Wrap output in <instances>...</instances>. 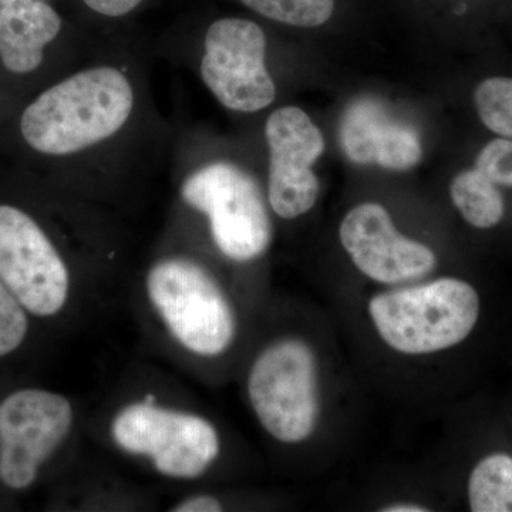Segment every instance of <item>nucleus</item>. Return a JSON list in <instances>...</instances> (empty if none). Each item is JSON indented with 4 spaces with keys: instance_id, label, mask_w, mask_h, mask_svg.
I'll return each instance as SVG.
<instances>
[{
    "instance_id": "f257e3e1",
    "label": "nucleus",
    "mask_w": 512,
    "mask_h": 512,
    "mask_svg": "<svg viewBox=\"0 0 512 512\" xmlns=\"http://www.w3.org/2000/svg\"><path fill=\"white\" fill-rule=\"evenodd\" d=\"M137 107L136 83L123 67L92 64L30 101L20 116V136L42 156L82 157L124 134Z\"/></svg>"
},
{
    "instance_id": "f03ea898",
    "label": "nucleus",
    "mask_w": 512,
    "mask_h": 512,
    "mask_svg": "<svg viewBox=\"0 0 512 512\" xmlns=\"http://www.w3.org/2000/svg\"><path fill=\"white\" fill-rule=\"evenodd\" d=\"M369 313L386 345L403 355L453 348L473 332L480 316L476 289L456 278L379 293Z\"/></svg>"
},
{
    "instance_id": "7ed1b4c3",
    "label": "nucleus",
    "mask_w": 512,
    "mask_h": 512,
    "mask_svg": "<svg viewBox=\"0 0 512 512\" xmlns=\"http://www.w3.org/2000/svg\"><path fill=\"white\" fill-rule=\"evenodd\" d=\"M148 299L185 350L215 357L227 352L237 320L224 289L205 266L187 256L160 259L148 271Z\"/></svg>"
},
{
    "instance_id": "20e7f679",
    "label": "nucleus",
    "mask_w": 512,
    "mask_h": 512,
    "mask_svg": "<svg viewBox=\"0 0 512 512\" xmlns=\"http://www.w3.org/2000/svg\"><path fill=\"white\" fill-rule=\"evenodd\" d=\"M180 192L184 204L205 215L212 241L225 258L254 261L271 245L274 229L264 194L239 165H201L184 178Z\"/></svg>"
},
{
    "instance_id": "39448f33",
    "label": "nucleus",
    "mask_w": 512,
    "mask_h": 512,
    "mask_svg": "<svg viewBox=\"0 0 512 512\" xmlns=\"http://www.w3.org/2000/svg\"><path fill=\"white\" fill-rule=\"evenodd\" d=\"M318 362L308 343L281 339L251 367L248 396L269 436L286 444L312 436L319 416Z\"/></svg>"
},
{
    "instance_id": "423d86ee",
    "label": "nucleus",
    "mask_w": 512,
    "mask_h": 512,
    "mask_svg": "<svg viewBox=\"0 0 512 512\" xmlns=\"http://www.w3.org/2000/svg\"><path fill=\"white\" fill-rule=\"evenodd\" d=\"M111 436L124 451L147 457L161 476L175 480L202 476L221 451L210 421L148 402L124 407L114 417Z\"/></svg>"
},
{
    "instance_id": "0eeeda50",
    "label": "nucleus",
    "mask_w": 512,
    "mask_h": 512,
    "mask_svg": "<svg viewBox=\"0 0 512 512\" xmlns=\"http://www.w3.org/2000/svg\"><path fill=\"white\" fill-rule=\"evenodd\" d=\"M202 83L225 109L256 113L275 101L276 87L266 67V36L242 18L215 20L202 43Z\"/></svg>"
},
{
    "instance_id": "6e6552de",
    "label": "nucleus",
    "mask_w": 512,
    "mask_h": 512,
    "mask_svg": "<svg viewBox=\"0 0 512 512\" xmlns=\"http://www.w3.org/2000/svg\"><path fill=\"white\" fill-rule=\"evenodd\" d=\"M0 281L40 318L69 301V266L59 249L32 215L9 204H0Z\"/></svg>"
},
{
    "instance_id": "1a4fd4ad",
    "label": "nucleus",
    "mask_w": 512,
    "mask_h": 512,
    "mask_svg": "<svg viewBox=\"0 0 512 512\" xmlns=\"http://www.w3.org/2000/svg\"><path fill=\"white\" fill-rule=\"evenodd\" d=\"M72 403L42 389L10 393L0 403V481L10 490L35 484L40 468L73 429Z\"/></svg>"
},
{
    "instance_id": "9d476101",
    "label": "nucleus",
    "mask_w": 512,
    "mask_h": 512,
    "mask_svg": "<svg viewBox=\"0 0 512 512\" xmlns=\"http://www.w3.org/2000/svg\"><path fill=\"white\" fill-rule=\"evenodd\" d=\"M265 138L269 207L282 220H295L318 200L319 180L312 165L325 151V140L311 117L295 106L281 107L268 117Z\"/></svg>"
},
{
    "instance_id": "9b49d317",
    "label": "nucleus",
    "mask_w": 512,
    "mask_h": 512,
    "mask_svg": "<svg viewBox=\"0 0 512 512\" xmlns=\"http://www.w3.org/2000/svg\"><path fill=\"white\" fill-rule=\"evenodd\" d=\"M340 242L356 268L372 281L397 285L423 278L437 264L436 254L404 237L383 205L365 202L343 218Z\"/></svg>"
},
{
    "instance_id": "f8f14e48",
    "label": "nucleus",
    "mask_w": 512,
    "mask_h": 512,
    "mask_svg": "<svg viewBox=\"0 0 512 512\" xmlns=\"http://www.w3.org/2000/svg\"><path fill=\"white\" fill-rule=\"evenodd\" d=\"M340 144L353 163L406 171L423 157L419 133L393 120L382 103L370 97L353 101L340 121Z\"/></svg>"
},
{
    "instance_id": "ddd939ff",
    "label": "nucleus",
    "mask_w": 512,
    "mask_h": 512,
    "mask_svg": "<svg viewBox=\"0 0 512 512\" xmlns=\"http://www.w3.org/2000/svg\"><path fill=\"white\" fill-rule=\"evenodd\" d=\"M62 29V18L45 0H0V62L19 76L36 72Z\"/></svg>"
},
{
    "instance_id": "4468645a",
    "label": "nucleus",
    "mask_w": 512,
    "mask_h": 512,
    "mask_svg": "<svg viewBox=\"0 0 512 512\" xmlns=\"http://www.w3.org/2000/svg\"><path fill=\"white\" fill-rule=\"evenodd\" d=\"M450 194L457 210L473 227L493 228L504 218L503 194L497 184L477 168L456 175L451 183Z\"/></svg>"
},
{
    "instance_id": "2eb2a0df",
    "label": "nucleus",
    "mask_w": 512,
    "mask_h": 512,
    "mask_svg": "<svg viewBox=\"0 0 512 512\" xmlns=\"http://www.w3.org/2000/svg\"><path fill=\"white\" fill-rule=\"evenodd\" d=\"M468 501L474 512H512V458L485 457L468 480Z\"/></svg>"
},
{
    "instance_id": "dca6fc26",
    "label": "nucleus",
    "mask_w": 512,
    "mask_h": 512,
    "mask_svg": "<svg viewBox=\"0 0 512 512\" xmlns=\"http://www.w3.org/2000/svg\"><path fill=\"white\" fill-rule=\"evenodd\" d=\"M252 12L282 25L318 28L335 12V0H239Z\"/></svg>"
},
{
    "instance_id": "f3484780",
    "label": "nucleus",
    "mask_w": 512,
    "mask_h": 512,
    "mask_svg": "<svg viewBox=\"0 0 512 512\" xmlns=\"http://www.w3.org/2000/svg\"><path fill=\"white\" fill-rule=\"evenodd\" d=\"M478 117L485 127L500 137L512 140V79L491 77L478 84L474 92Z\"/></svg>"
},
{
    "instance_id": "a211bd4d",
    "label": "nucleus",
    "mask_w": 512,
    "mask_h": 512,
    "mask_svg": "<svg viewBox=\"0 0 512 512\" xmlns=\"http://www.w3.org/2000/svg\"><path fill=\"white\" fill-rule=\"evenodd\" d=\"M28 332V311L0 281V357L16 352L25 342Z\"/></svg>"
},
{
    "instance_id": "6ab92c4d",
    "label": "nucleus",
    "mask_w": 512,
    "mask_h": 512,
    "mask_svg": "<svg viewBox=\"0 0 512 512\" xmlns=\"http://www.w3.org/2000/svg\"><path fill=\"white\" fill-rule=\"evenodd\" d=\"M476 168L493 183L512 188V140L495 138L480 151Z\"/></svg>"
},
{
    "instance_id": "aec40b11",
    "label": "nucleus",
    "mask_w": 512,
    "mask_h": 512,
    "mask_svg": "<svg viewBox=\"0 0 512 512\" xmlns=\"http://www.w3.org/2000/svg\"><path fill=\"white\" fill-rule=\"evenodd\" d=\"M84 5L104 18H124L134 12L143 0H82Z\"/></svg>"
},
{
    "instance_id": "412c9836",
    "label": "nucleus",
    "mask_w": 512,
    "mask_h": 512,
    "mask_svg": "<svg viewBox=\"0 0 512 512\" xmlns=\"http://www.w3.org/2000/svg\"><path fill=\"white\" fill-rule=\"evenodd\" d=\"M174 512H218L222 511L221 501L210 494L192 495L175 504Z\"/></svg>"
},
{
    "instance_id": "4be33fe9",
    "label": "nucleus",
    "mask_w": 512,
    "mask_h": 512,
    "mask_svg": "<svg viewBox=\"0 0 512 512\" xmlns=\"http://www.w3.org/2000/svg\"><path fill=\"white\" fill-rule=\"evenodd\" d=\"M383 512H427L429 508H424L423 505L413 503H396L386 505L382 508Z\"/></svg>"
}]
</instances>
